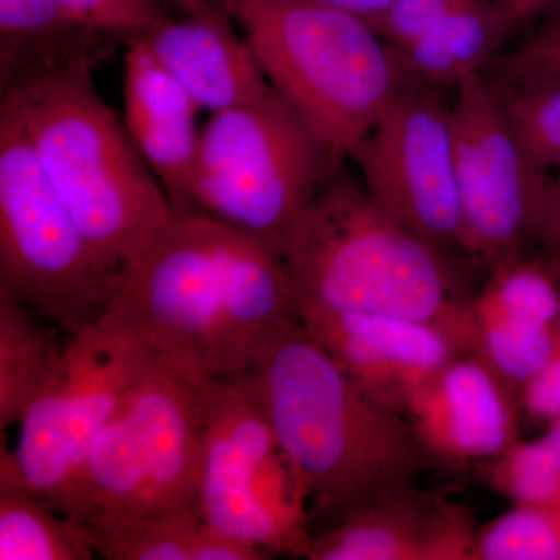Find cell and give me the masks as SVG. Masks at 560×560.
I'll return each mask as SVG.
<instances>
[{"label": "cell", "instance_id": "cell-25", "mask_svg": "<svg viewBox=\"0 0 560 560\" xmlns=\"http://www.w3.org/2000/svg\"><path fill=\"white\" fill-rule=\"evenodd\" d=\"M486 480L514 506H560V469L547 434L536 441H517L488 460Z\"/></svg>", "mask_w": 560, "mask_h": 560}, {"label": "cell", "instance_id": "cell-18", "mask_svg": "<svg viewBox=\"0 0 560 560\" xmlns=\"http://www.w3.org/2000/svg\"><path fill=\"white\" fill-rule=\"evenodd\" d=\"M110 40L70 21L58 0H0V90L75 66L94 68Z\"/></svg>", "mask_w": 560, "mask_h": 560}, {"label": "cell", "instance_id": "cell-32", "mask_svg": "<svg viewBox=\"0 0 560 560\" xmlns=\"http://www.w3.org/2000/svg\"><path fill=\"white\" fill-rule=\"evenodd\" d=\"M533 238L560 256V171L545 186L534 219Z\"/></svg>", "mask_w": 560, "mask_h": 560}, {"label": "cell", "instance_id": "cell-17", "mask_svg": "<svg viewBox=\"0 0 560 560\" xmlns=\"http://www.w3.org/2000/svg\"><path fill=\"white\" fill-rule=\"evenodd\" d=\"M232 22L219 2L208 14H187L180 21L171 18L139 36L162 68L210 114L260 101L272 91L249 44L235 33Z\"/></svg>", "mask_w": 560, "mask_h": 560}, {"label": "cell", "instance_id": "cell-6", "mask_svg": "<svg viewBox=\"0 0 560 560\" xmlns=\"http://www.w3.org/2000/svg\"><path fill=\"white\" fill-rule=\"evenodd\" d=\"M208 377L158 353L92 442L68 517L198 510Z\"/></svg>", "mask_w": 560, "mask_h": 560}, {"label": "cell", "instance_id": "cell-35", "mask_svg": "<svg viewBox=\"0 0 560 560\" xmlns=\"http://www.w3.org/2000/svg\"><path fill=\"white\" fill-rule=\"evenodd\" d=\"M171 2L178 5L180 10L186 11L190 16L208 14L209 11H212L219 5V2H212V0H171Z\"/></svg>", "mask_w": 560, "mask_h": 560}, {"label": "cell", "instance_id": "cell-11", "mask_svg": "<svg viewBox=\"0 0 560 560\" xmlns=\"http://www.w3.org/2000/svg\"><path fill=\"white\" fill-rule=\"evenodd\" d=\"M371 200L422 241L460 248L452 106L412 83L350 151Z\"/></svg>", "mask_w": 560, "mask_h": 560}, {"label": "cell", "instance_id": "cell-1", "mask_svg": "<svg viewBox=\"0 0 560 560\" xmlns=\"http://www.w3.org/2000/svg\"><path fill=\"white\" fill-rule=\"evenodd\" d=\"M103 315L219 381L246 370L265 342L298 319L278 254L217 221L179 213L125 265Z\"/></svg>", "mask_w": 560, "mask_h": 560}, {"label": "cell", "instance_id": "cell-24", "mask_svg": "<svg viewBox=\"0 0 560 560\" xmlns=\"http://www.w3.org/2000/svg\"><path fill=\"white\" fill-rule=\"evenodd\" d=\"M474 560H560V506H512L478 528Z\"/></svg>", "mask_w": 560, "mask_h": 560}, {"label": "cell", "instance_id": "cell-33", "mask_svg": "<svg viewBox=\"0 0 560 560\" xmlns=\"http://www.w3.org/2000/svg\"><path fill=\"white\" fill-rule=\"evenodd\" d=\"M327 5L335 7V9L346 11L359 20L372 24L375 20L382 16L386 10L393 5L396 0H320Z\"/></svg>", "mask_w": 560, "mask_h": 560}, {"label": "cell", "instance_id": "cell-27", "mask_svg": "<svg viewBox=\"0 0 560 560\" xmlns=\"http://www.w3.org/2000/svg\"><path fill=\"white\" fill-rule=\"evenodd\" d=\"M69 20L86 31L124 39L145 35L171 20L162 0H58Z\"/></svg>", "mask_w": 560, "mask_h": 560}, {"label": "cell", "instance_id": "cell-16", "mask_svg": "<svg viewBox=\"0 0 560 560\" xmlns=\"http://www.w3.org/2000/svg\"><path fill=\"white\" fill-rule=\"evenodd\" d=\"M125 54L124 125L140 156L164 187L173 210L189 215L200 145L198 103L153 57L142 39Z\"/></svg>", "mask_w": 560, "mask_h": 560}, {"label": "cell", "instance_id": "cell-4", "mask_svg": "<svg viewBox=\"0 0 560 560\" xmlns=\"http://www.w3.org/2000/svg\"><path fill=\"white\" fill-rule=\"evenodd\" d=\"M91 72L88 65L57 70L2 98L20 110L40 167L84 237L124 270L176 212Z\"/></svg>", "mask_w": 560, "mask_h": 560}, {"label": "cell", "instance_id": "cell-5", "mask_svg": "<svg viewBox=\"0 0 560 560\" xmlns=\"http://www.w3.org/2000/svg\"><path fill=\"white\" fill-rule=\"evenodd\" d=\"M287 105L348 160L390 102L419 83L366 22L320 0H219Z\"/></svg>", "mask_w": 560, "mask_h": 560}, {"label": "cell", "instance_id": "cell-36", "mask_svg": "<svg viewBox=\"0 0 560 560\" xmlns=\"http://www.w3.org/2000/svg\"><path fill=\"white\" fill-rule=\"evenodd\" d=\"M548 441H550L552 451L556 453V458H558L559 469H560V419L555 420L548 425L547 433Z\"/></svg>", "mask_w": 560, "mask_h": 560}, {"label": "cell", "instance_id": "cell-29", "mask_svg": "<svg viewBox=\"0 0 560 560\" xmlns=\"http://www.w3.org/2000/svg\"><path fill=\"white\" fill-rule=\"evenodd\" d=\"M459 0H396L371 27L394 51L407 49Z\"/></svg>", "mask_w": 560, "mask_h": 560}, {"label": "cell", "instance_id": "cell-9", "mask_svg": "<svg viewBox=\"0 0 560 560\" xmlns=\"http://www.w3.org/2000/svg\"><path fill=\"white\" fill-rule=\"evenodd\" d=\"M158 353L106 315L69 337L18 423L13 452L2 447L0 477L68 514L92 442Z\"/></svg>", "mask_w": 560, "mask_h": 560}, {"label": "cell", "instance_id": "cell-22", "mask_svg": "<svg viewBox=\"0 0 560 560\" xmlns=\"http://www.w3.org/2000/svg\"><path fill=\"white\" fill-rule=\"evenodd\" d=\"M492 268L485 289L467 302L470 319L515 329H556L560 318V287L547 265L515 256Z\"/></svg>", "mask_w": 560, "mask_h": 560}, {"label": "cell", "instance_id": "cell-2", "mask_svg": "<svg viewBox=\"0 0 560 560\" xmlns=\"http://www.w3.org/2000/svg\"><path fill=\"white\" fill-rule=\"evenodd\" d=\"M220 381L259 408L313 508L335 522L436 463L408 419L363 393L300 319L265 342L246 370Z\"/></svg>", "mask_w": 560, "mask_h": 560}, {"label": "cell", "instance_id": "cell-19", "mask_svg": "<svg viewBox=\"0 0 560 560\" xmlns=\"http://www.w3.org/2000/svg\"><path fill=\"white\" fill-rule=\"evenodd\" d=\"M517 31L497 0H459L429 32L396 54L419 83L458 90L485 73Z\"/></svg>", "mask_w": 560, "mask_h": 560}, {"label": "cell", "instance_id": "cell-13", "mask_svg": "<svg viewBox=\"0 0 560 560\" xmlns=\"http://www.w3.org/2000/svg\"><path fill=\"white\" fill-rule=\"evenodd\" d=\"M296 312L304 329L359 388L399 415L423 383L466 353L447 330L423 320L331 312L302 302Z\"/></svg>", "mask_w": 560, "mask_h": 560}, {"label": "cell", "instance_id": "cell-30", "mask_svg": "<svg viewBox=\"0 0 560 560\" xmlns=\"http://www.w3.org/2000/svg\"><path fill=\"white\" fill-rule=\"evenodd\" d=\"M521 401L529 416L548 425L560 419V353L552 352L548 363L523 386Z\"/></svg>", "mask_w": 560, "mask_h": 560}, {"label": "cell", "instance_id": "cell-23", "mask_svg": "<svg viewBox=\"0 0 560 560\" xmlns=\"http://www.w3.org/2000/svg\"><path fill=\"white\" fill-rule=\"evenodd\" d=\"M95 552L106 560H191L200 510L150 517L97 515L83 521Z\"/></svg>", "mask_w": 560, "mask_h": 560}, {"label": "cell", "instance_id": "cell-7", "mask_svg": "<svg viewBox=\"0 0 560 560\" xmlns=\"http://www.w3.org/2000/svg\"><path fill=\"white\" fill-rule=\"evenodd\" d=\"M338 164L272 90L260 101L210 114L201 128L189 215L249 235L282 259L291 232Z\"/></svg>", "mask_w": 560, "mask_h": 560}, {"label": "cell", "instance_id": "cell-3", "mask_svg": "<svg viewBox=\"0 0 560 560\" xmlns=\"http://www.w3.org/2000/svg\"><path fill=\"white\" fill-rule=\"evenodd\" d=\"M296 302L434 324L470 352L467 302L442 250L397 223L338 164L282 253Z\"/></svg>", "mask_w": 560, "mask_h": 560}, {"label": "cell", "instance_id": "cell-12", "mask_svg": "<svg viewBox=\"0 0 560 560\" xmlns=\"http://www.w3.org/2000/svg\"><path fill=\"white\" fill-rule=\"evenodd\" d=\"M460 248L490 265L521 256L550 175L515 136L500 92L485 75L456 90L452 106Z\"/></svg>", "mask_w": 560, "mask_h": 560}, {"label": "cell", "instance_id": "cell-10", "mask_svg": "<svg viewBox=\"0 0 560 560\" xmlns=\"http://www.w3.org/2000/svg\"><path fill=\"white\" fill-rule=\"evenodd\" d=\"M198 510L213 529L268 555L304 558L308 497L259 408L237 386L206 382Z\"/></svg>", "mask_w": 560, "mask_h": 560}, {"label": "cell", "instance_id": "cell-15", "mask_svg": "<svg viewBox=\"0 0 560 560\" xmlns=\"http://www.w3.org/2000/svg\"><path fill=\"white\" fill-rule=\"evenodd\" d=\"M521 405L499 372L466 352L412 394L404 416L434 459L488 463L521 441Z\"/></svg>", "mask_w": 560, "mask_h": 560}, {"label": "cell", "instance_id": "cell-26", "mask_svg": "<svg viewBox=\"0 0 560 560\" xmlns=\"http://www.w3.org/2000/svg\"><path fill=\"white\" fill-rule=\"evenodd\" d=\"M497 90L515 136L533 164L545 173L560 171V84Z\"/></svg>", "mask_w": 560, "mask_h": 560}, {"label": "cell", "instance_id": "cell-20", "mask_svg": "<svg viewBox=\"0 0 560 560\" xmlns=\"http://www.w3.org/2000/svg\"><path fill=\"white\" fill-rule=\"evenodd\" d=\"M0 289V427L18 425L65 350L57 327Z\"/></svg>", "mask_w": 560, "mask_h": 560}, {"label": "cell", "instance_id": "cell-28", "mask_svg": "<svg viewBox=\"0 0 560 560\" xmlns=\"http://www.w3.org/2000/svg\"><path fill=\"white\" fill-rule=\"evenodd\" d=\"M485 75L503 88L560 84V18L548 20L517 49L500 54Z\"/></svg>", "mask_w": 560, "mask_h": 560}, {"label": "cell", "instance_id": "cell-21", "mask_svg": "<svg viewBox=\"0 0 560 560\" xmlns=\"http://www.w3.org/2000/svg\"><path fill=\"white\" fill-rule=\"evenodd\" d=\"M97 558L90 529L11 478L0 477V560Z\"/></svg>", "mask_w": 560, "mask_h": 560}, {"label": "cell", "instance_id": "cell-34", "mask_svg": "<svg viewBox=\"0 0 560 560\" xmlns=\"http://www.w3.org/2000/svg\"><path fill=\"white\" fill-rule=\"evenodd\" d=\"M518 28L529 24L530 21L547 14L556 0H497Z\"/></svg>", "mask_w": 560, "mask_h": 560}, {"label": "cell", "instance_id": "cell-14", "mask_svg": "<svg viewBox=\"0 0 560 560\" xmlns=\"http://www.w3.org/2000/svg\"><path fill=\"white\" fill-rule=\"evenodd\" d=\"M478 528L466 508L407 485L312 534L308 560H474Z\"/></svg>", "mask_w": 560, "mask_h": 560}, {"label": "cell", "instance_id": "cell-31", "mask_svg": "<svg viewBox=\"0 0 560 560\" xmlns=\"http://www.w3.org/2000/svg\"><path fill=\"white\" fill-rule=\"evenodd\" d=\"M260 548L235 539L230 534L213 529L202 522L194 544H191V560H265L271 559Z\"/></svg>", "mask_w": 560, "mask_h": 560}, {"label": "cell", "instance_id": "cell-8", "mask_svg": "<svg viewBox=\"0 0 560 560\" xmlns=\"http://www.w3.org/2000/svg\"><path fill=\"white\" fill-rule=\"evenodd\" d=\"M120 280L51 187L20 110L2 98L0 289L72 337L101 318Z\"/></svg>", "mask_w": 560, "mask_h": 560}, {"label": "cell", "instance_id": "cell-37", "mask_svg": "<svg viewBox=\"0 0 560 560\" xmlns=\"http://www.w3.org/2000/svg\"><path fill=\"white\" fill-rule=\"evenodd\" d=\"M559 18H560V0H556V2L552 3L551 9L548 10L547 21L548 20H559Z\"/></svg>", "mask_w": 560, "mask_h": 560}]
</instances>
